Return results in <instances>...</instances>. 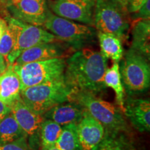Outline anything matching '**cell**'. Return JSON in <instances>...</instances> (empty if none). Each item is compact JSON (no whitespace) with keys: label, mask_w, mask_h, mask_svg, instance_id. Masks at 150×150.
<instances>
[{"label":"cell","mask_w":150,"mask_h":150,"mask_svg":"<svg viewBox=\"0 0 150 150\" xmlns=\"http://www.w3.org/2000/svg\"><path fill=\"white\" fill-rule=\"evenodd\" d=\"M11 112L27 136L29 146L34 149L40 143L39 130L43 117L28 107L20 97L11 106Z\"/></svg>","instance_id":"11"},{"label":"cell","mask_w":150,"mask_h":150,"mask_svg":"<svg viewBox=\"0 0 150 150\" xmlns=\"http://www.w3.org/2000/svg\"><path fill=\"white\" fill-rule=\"evenodd\" d=\"M101 53L107 59L119 63L124 56V49L120 38L113 34L97 31Z\"/></svg>","instance_id":"18"},{"label":"cell","mask_w":150,"mask_h":150,"mask_svg":"<svg viewBox=\"0 0 150 150\" xmlns=\"http://www.w3.org/2000/svg\"></svg>","instance_id":"35"},{"label":"cell","mask_w":150,"mask_h":150,"mask_svg":"<svg viewBox=\"0 0 150 150\" xmlns=\"http://www.w3.org/2000/svg\"><path fill=\"white\" fill-rule=\"evenodd\" d=\"M131 14V18L134 21L150 19V0H147L138 11Z\"/></svg>","instance_id":"26"},{"label":"cell","mask_w":150,"mask_h":150,"mask_svg":"<svg viewBox=\"0 0 150 150\" xmlns=\"http://www.w3.org/2000/svg\"><path fill=\"white\" fill-rule=\"evenodd\" d=\"M0 100L11 107L20 97V81L13 68L12 64L7 65L0 74Z\"/></svg>","instance_id":"16"},{"label":"cell","mask_w":150,"mask_h":150,"mask_svg":"<svg viewBox=\"0 0 150 150\" xmlns=\"http://www.w3.org/2000/svg\"><path fill=\"white\" fill-rule=\"evenodd\" d=\"M22 136L26 135L11 111L0 120V145L13 142Z\"/></svg>","instance_id":"21"},{"label":"cell","mask_w":150,"mask_h":150,"mask_svg":"<svg viewBox=\"0 0 150 150\" xmlns=\"http://www.w3.org/2000/svg\"><path fill=\"white\" fill-rule=\"evenodd\" d=\"M104 82L106 88H110L115 92L116 103L124 113L125 91L122 82L118 63H114L111 67H107L104 74Z\"/></svg>","instance_id":"19"},{"label":"cell","mask_w":150,"mask_h":150,"mask_svg":"<svg viewBox=\"0 0 150 150\" xmlns=\"http://www.w3.org/2000/svg\"><path fill=\"white\" fill-rule=\"evenodd\" d=\"M0 150H33L30 147L27 136H22L14 141L0 145Z\"/></svg>","instance_id":"25"},{"label":"cell","mask_w":150,"mask_h":150,"mask_svg":"<svg viewBox=\"0 0 150 150\" xmlns=\"http://www.w3.org/2000/svg\"><path fill=\"white\" fill-rule=\"evenodd\" d=\"M55 146L60 150H83L76 130V125L70 124L62 127Z\"/></svg>","instance_id":"22"},{"label":"cell","mask_w":150,"mask_h":150,"mask_svg":"<svg viewBox=\"0 0 150 150\" xmlns=\"http://www.w3.org/2000/svg\"><path fill=\"white\" fill-rule=\"evenodd\" d=\"M20 81L21 91L64 77L66 59L64 57L31 62L23 65L12 64Z\"/></svg>","instance_id":"6"},{"label":"cell","mask_w":150,"mask_h":150,"mask_svg":"<svg viewBox=\"0 0 150 150\" xmlns=\"http://www.w3.org/2000/svg\"><path fill=\"white\" fill-rule=\"evenodd\" d=\"M131 48L147 59L150 57V19L134 21Z\"/></svg>","instance_id":"17"},{"label":"cell","mask_w":150,"mask_h":150,"mask_svg":"<svg viewBox=\"0 0 150 150\" xmlns=\"http://www.w3.org/2000/svg\"><path fill=\"white\" fill-rule=\"evenodd\" d=\"M7 65H8L4 56L0 54V74H1L6 70Z\"/></svg>","instance_id":"30"},{"label":"cell","mask_w":150,"mask_h":150,"mask_svg":"<svg viewBox=\"0 0 150 150\" xmlns=\"http://www.w3.org/2000/svg\"><path fill=\"white\" fill-rule=\"evenodd\" d=\"M149 59L130 48L119 65L125 91L129 96L147 91L150 86Z\"/></svg>","instance_id":"5"},{"label":"cell","mask_w":150,"mask_h":150,"mask_svg":"<svg viewBox=\"0 0 150 150\" xmlns=\"http://www.w3.org/2000/svg\"><path fill=\"white\" fill-rule=\"evenodd\" d=\"M107 67V59L100 52L83 48L66 59L64 77L76 91L97 95L106 89L104 76Z\"/></svg>","instance_id":"1"},{"label":"cell","mask_w":150,"mask_h":150,"mask_svg":"<svg viewBox=\"0 0 150 150\" xmlns=\"http://www.w3.org/2000/svg\"><path fill=\"white\" fill-rule=\"evenodd\" d=\"M43 28L74 51L87 47L97 38V31L93 26L62 18L52 11L49 13Z\"/></svg>","instance_id":"4"},{"label":"cell","mask_w":150,"mask_h":150,"mask_svg":"<svg viewBox=\"0 0 150 150\" xmlns=\"http://www.w3.org/2000/svg\"><path fill=\"white\" fill-rule=\"evenodd\" d=\"M40 150H60L56 147L55 145L50 146V147H40Z\"/></svg>","instance_id":"31"},{"label":"cell","mask_w":150,"mask_h":150,"mask_svg":"<svg viewBox=\"0 0 150 150\" xmlns=\"http://www.w3.org/2000/svg\"><path fill=\"white\" fill-rule=\"evenodd\" d=\"M0 92H1V87H0Z\"/></svg>","instance_id":"34"},{"label":"cell","mask_w":150,"mask_h":150,"mask_svg":"<svg viewBox=\"0 0 150 150\" xmlns=\"http://www.w3.org/2000/svg\"><path fill=\"white\" fill-rule=\"evenodd\" d=\"M70 101L78 103L102 124L105 134L128 131L124 113L119 107L97 97L95 94L84 91H75L71 96Z\"/></svg>","instance_id":"2"},{"label":"cell","mask_w":150,"mask_h":150,"mask_svg":"<svg viewBox=\"0 0 150 150\" xmlns=\"http://www.w3.org/2000/svg\"><path fill=\"white\" fill-rule=\"evenodd\" d=\"M8 25L0 39V54L6 61V58L16 45L18 35L21 29L20 20L9 18L7 20Z\"/></svg>","instance_id":"20"},{"label":"cell","mask_w":150,"mask_h":150,"mask_svg":"<svg viewBox=\"0 0 150 150\" xmlns=\"http://www.w3.org/2000/svg\"><path fill=\"white\" fill-rule=\"evenodd\" d=\"M126 132L105 134L104 138L97 150H135Z\"/></svg>","instance_id":"24"},{"label":"cell","mask_w":150,"mask_h":150,"mask_svg":"<svg viewBox=\"0 0 150 150\" xmlns=\"http://www.w3.org/2000/svg\"><path fill=\"white\" fill-rule=\"evenodd\" d=\"M118 2H120L121 4H122L124 6L126 7V3H127V0H116Z\"/></svg>","instance_id":"32"},{"label":"cell","mask_w":150,"mask_h":150,"mask_svg":"<svg viewBox=\"0 0 150 150\" xmlns=\"http://www.w3.org/2000/svg\"><path fill=\"white\" fill-rule=\"evenodd\" d=\"M147 0H127L126 9L129 13H135L139 9Z\"/></svg>","instance_id":"27"},{"label":"cell","mask_w":150,"mask_h":150,"mask_svg":"<svg viewBox=\"0 0 150 150\" xmlns=\"http://www.w3.org/2000/svg\"><path fill=\"white\" fill-rule=\"evenodd\" d=\"M75 91L63 77L22 90L20 98L28 107L42 116L56 105L70 101Z\"/></svg>","instance_id":"3"},{"label":"cell","mask_w":150,"mask_h":150,"mask_svg":"<svg viewBox=\"0 0 150 150\" xmlns=\"http://www.w3.org/2000/svg\"><path fill=\"white\" fill-rule=\"evenodd\" d=\"M69 50H72L66 44L61 41L40 43L22 52L14 63L23 65L31 62L64 57Z\"/></svg>","instance_id":"13"},{"label":"cell","mask_w":150,"mask_h":150,"mask_svg":"<svg viewBox=\"0 0 150 150\" xmlns=\"http://www.w3.org/2000/svg\"><path fill=\"white\" fill-rule=\"evenodd\" d=\"M11 111V107L0 100V120Z\"/></svg>","instance_id":"28"},{"label":"cell","mask_w":150,"mask_h":150,"mask_svg":"<svg viewBox=\"0 0 150 150\" xmlns=\"http://www.w3.org/2000/svg\"><path fill=\"white\" fill-rule=\"evenodd\" d=\"M84 109L74 101H67L54 106L42 115L43 119L55 122L61 126L70 124L77 125L83 116Z\"/></svg>","instance_id":"15"},{"label":"cell","mask_w":150,"mask_h":150,"mask_svg":"<svg viewBox=\"0 0 150 150\" xmlns=\"http://www.w3.org/2000/svg\"><path fill=\"white\" fill-rule=\"evenodd\" d=\"M8 0H0V2H8Z\"/></svg>","instance_id":"33"},{"label":"cell","mask_w":150,"mask_h":150,"mask_svg":"<svg viewBox=\"0 0 150 150\" xmlns=\"http://www.w3.org/2000/svg\"><path fill=\"white\" fill-rule=\"evenodd\" d=\"M7 8L12 18L42 27L51 11L47 0H8Z\"/></svg>","instance_id":"8"},{"label":"cell","mask_w":150,"mask_h":150,"mask_svg":"<svg viewBox=\"0 0 150 150\" xmlns=\"http://www.w3.org/2000/svg\"><path fill=\"white\" fill-rule=\"evenodd\" d=\"M62 127L51 120L44 119L39 130V140L40 147L55 145L61 134Z\"/></svg>","instance_id":"23"},{"label":"cell","mask_w":150,"mask_h":150,"mask_svg":"<svg viewBox=\"0 0 150 150\" xmlns=\"http://www.w3.org/2000/svg\"><path fill=\"white\" fill-rule=\"evenodd\" d=\"M96 1L54 0L50 3L49 6L52 12L56 16L94 27V12Z\"/></svg>","instance_id":"9"},{"label":"cell","mask_w":150,"mask_h":150,"mask_svg":"<svg viewBox=\"0 0 150 150\" xmlns=\"http://www.w3.org/2000/svg\"><path fill=\"white\" fill-rule=\"evenodd\" d=\"M124 114L140 132L150 131V102L147 99L129 97L125 101Z\"/></svg>","instance_id":"14"},{"label":"cell","mask_w":150,"mask_h":150,"mask_svg":"<svg viewBox=\"0 0 150 150\" xmlns=\"http://www.w3.org/2000/svg\"><path fill=\"white\" fill-rule=\"evenodd\" d=\"M126 7L116 0H97L94 27L97 31L113 34L124 40L129 29Z\"/></svg>","instance_id":"7"},{"label":"cell","mask_w":150,"mask_h":150,"mask_svg":"<svg viewBox=\"0 0 150 150\" xmlns=\"http://www.w3.org/2000/svg\"><path fill=\"white\" fill-rule=\"evenodd\" d=\"M76 130L83 150H97L105 136V130L102 124L86 110L76 125Z\"/></svg>","instance_id":"12"},{"label":"cell","mask_w":150,"mask_h":150,"mask_svg":"<svg viewBox=\"0 0 150 150\" xmlns=\"http://www.w3.org/2000/svg\"><path fill=\"white\" fill-rule=\"evenodd\" d=\"M7 25H8V22L7 20L3 18L2 17L0 16V39L2 36L3 33H4L6 29Z\"/></svg>","instance_id":"29"},{"label":"cell","mask_w":150,"mask_h":150,"mask_svg":"<svg viewBox=\"0 0 150 150\" xmlns=\"http://www.w3.org/2000/svg\"><path fill=\"white\" fill-rule=\"evenodd\" d=\"M21 29L16 44L6 58L7 65L13 64L20 54L31 47L44 42L59 41L55 35L45 29L20 21Z\"/></svg>","instance_id":"10"}]
</instances>
